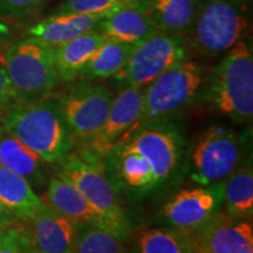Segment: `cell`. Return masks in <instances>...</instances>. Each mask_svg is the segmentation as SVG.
<instances>
[{"label":"cell","instance_id":"21","mask_svg":"<svg viewBox=\"0 0 253 253\" xmlns=\"http://www.w3.org/2000/svg\"><path fill=\"white\" fill-rule=\"evenodd\" d=\"M43 161L17 138L2 130L0 134V166L17 173L30 183L32 188L45 182L41 163Z\"/></svg>","mask_w":253,"mask_h":253},{"label":"cell","instance_id":"17","mask_svg":"<svg viewBox=\"0 0 253 253\" xmlns=\"http://www.w3.org/2000/svg\"><path fill=\"white\" fill-rule=\"evenodd\" d=\"M106 37L99 31H88L74 39L53 47L54 63L59 78L65 82L74 81L90 61Z\"/></svg>","mask_w":253,"mask_h":253},{"label":"cell","instance_id":"4","mask_svg":"<svg viewBox=\"0 0 253 253\" xmlns=\"http://www.w3.org/2000/svg\"><path fill=\"white\" fill-rule=\"evenodd\" d=\"M250 0H202L190 26V47L198 54L227 52L248 31Z\"/></svg>","mask_w":253,"mask_h":253},{"label":"cell","instance_id":"9","mask_svg":"<svg viewBox=\"0 0 253 253\" xmlns=\"http://www.w3.org/2000/svg\"><path fill=\"white\" fill-rule=\"evenodd\" d=\"M240 147L235 131L212 126L202 136L192 151L195 172L192 177L202 184L225 181L238 166Z\"/></svg>","mask_w":253,"mask_h":253},{"label":"cell","instance_id":"26","mask_svg":"<svg viewBox=\"0 0 253 253\" xmlns=\"http://www.w3.org/2000/svg\"><path fill=\"white\" fill-rule=\"evenodd\" d=\"M137 253H196L194 237L178 229H155L144 232Z\"/></svg>","mask_w":253,"mask_h":253},{"label":"cell","instance_id":"32","mask_svg":"<svg viewBox=\"0 0 253 253\" xmlns=\"http://www.w3.org/2000/svg\"><path fill=\"white\" fill-rule=\"evenodd\" d=\"M9 36H11V31H9L8 26L2 21H0V46L8 40Z\"/></svg>","mask_w":253,"mask_h":253},{"label":"cell","instance_id":"30","mask_svg":"<svg viewBox=\"0 0 253 253\" xmlns=\"http://www.w3.org/2000/svg\"><path fill=\"white\" fill-rule=\"evenodd\" d=\"M15 106H18V103L14 91L12 89L4 65L0 61V109L8 110Z\"/></svg>","mask_w":253,"mask_h":253},{"label":"cell","instance_id":"23","mask_svg":"<svg viewBox=\"0 0 253 253\" xmlns=\"http://www.w3.org/2000/svg\"><path fill=\"white\" fill-rule=\"evenodd\" d=\"M134 48V46L128 43L106 38L81 75L90 80L114 77L126 65Z\"/></svg>","mask_w":253,"mask_h":253},{"label":"cell","instance_id":"1","mask_svg":"<svg viewBox=\"0 0 253 253\" xmlns=\"http://www.w3.org/2000/svg\"><path fill=\"white\" fill-rule=\"evenodd\" d=\"M2 128L45 163H62L71 149V131L59 102L42 100L8 109Z\"/></svg>","mask_w":253,"mask_h":253},{"label":"cell","instance_id":"33","mask_svg":"<svg viewBox=\"0 0 253 253\" xmlns=\"http://www.w3.org/2000/svg\"><path fill=\"white\" fill-rule=\"evenodd\" d=\"M120 2L123 6H135L137 4H140V2L143 1V0H119Z\"/></svg>","mask_w":253,"mask_h":253},{"label":"cell","instance_id":"12","mask_svg":"<svg viewBox=\"0 0 253 253\" xmlns=\"http://www.w3.org/2000/svg\"><path fill=\"white\" fill-rule=\"evenodd\" d=\"M143 110V88L126 87L113 97L102 128L90 137V147L97 154H109L123 135L140 122Z\"/></svg>","mask_w":253,"mask_h":253},{"label":"cell","instance_id":"6","mask_svg":"<svg viewBox=\"0 0 253 253\" xmlns=\"http://www.w3.org/2000/svg\"><path fill=\"white\" fill-rule=\"evenodd\" d=\"M61 172L100 214L104 224L126 239L129 224L112 183L99 167L77 155H67Z\"/></svg>","mask_w":253,"mask_h":253},{"label":"cell","instance_id":"20","mask_svg":"<svg viewBox=\"0 0 253 253\" xmlns=\"http://www.w3.org/2000/svg\"><path fill=\"white\" fill-rule=\"evenodd\" d=\"M0 202L18 220H31L47 207L26 179L0 166Z\"/></svg>","mask_w":253,"mask_h":253},{"label":"cell","instance_id":"2","mask_svg":"<svg viewBox=\"0 0 253 253\" xmlns=\"http://www.w3.org/2000/svg\"><path fill=\"white\" fill-rule=\"evenodd\" d=\"M204 96L237 122L252 119L253 54L248 42L240 40L227 50L209 75Z\"/></svg>","mask_w":253,"mask_h":253},{"label":"cell","instance_id":"18","mask_svg":"<svg viewBox=\"0 0 253 253\" xmlns=\"http://www.w3.org/2000/svg\"><path fill=\"white\" fill-rule=\"evenodd\" d=\"M196 6V0H143L132 7L141 9L157 32L182 36L191 26Z\"/></svg>","mask_w":253,"mask_h":253},{"label":"cell","instance_id":"22","mask_svg":"<svg viewBox=\"0 0 253 253\" xmlns=\"http://www.w3.org/2000/svg\"><path fill=\"white\" fill-rule=\"evenodd\" d=\"M226 216L233 219L251 218L253 213L252 168L243 166L233 170L224 181Z\"/></svg>","mask_w":253,"mask_h":253},{"label":"cell","instance_id":"34","mask_svg":"<svg viewBox=\"0 0 253 253\" xmlns=\"http://www.w3.org/2000/svg\"><path fill=\"white\" fill-rule=\"evenodd\" d=\"M2 130H4V128H2V126H1V125H0V134H1V132H2Z\"/></svg>","mask_w":253,"mask_h":253},{"label":"cell","instance_id":"11","mask_svg":"<svg viewBox=\"0 0 253 253\" xmlns=\"http://www.w3.org/2000/svg\"><path fill=\"white\" fill-rule=\"evenodd\" d=\"M126 149L142 155L150 164L156 182H163L176 169L181 143L170 129L149 123L121 144Z\"/></svg>","mask_w":253,"mask_h":253},{"label":"cell","instance_id":"29","mask_svg":"<svg viewBox=\"0 0 253 253\" xmlns=\"http://www.w3.org/2000/svg\"><path fill=\"white\" fill-rule=\"evenodd\" d=\"M50 0H0V18L23 19L38 13Z\"/></svg>","mask_w":253,"mask_h":253},{"label":"cell","instance_id":"5","mask_svg":"<svg viewBox=\"0 0 253 253\" xmlns=\"http://www.w3.org/2000/svg\"><path fill=\"white\" fill-rule=\"evenodd\" d=\"M205 81L203 65L183 60L148 84L137 125L158 123L192 103Z\"/></svg>","mask_w":253,"mask_h":253},{"label":"cell","instance_id":"14","mask_svg":"<svg viewBox=\"0 0 253 253\" xmlns=\"http://www.w3.org/2000/svg\"><path fill=\"white\" fill-rule=\"evenodd\" d=\"M27 223L26 231L37 253H74L77 224L48 204Z\"/></svg>","mask_w":253,"mask_h":253},{"label":"cell","instance_id":"27","mask_svg":"<svg viewBox=\"0 0 253 253\" xmlns=\"http://www.w3.org/2000/svg\"><path fill=\"white\" fill-rule=\"evenodd\" d=\"M122 6L119 0H63L53 14H94L106 17Z\"/></svg>","mask_w":253,"mask_h":253},{"label":"cell","instance_id":"35","mask_svg":"<svg viewBox=\"0 0 253 253\" xmlns=\"http://www.w3.org/2000/svg\"><path fill=\"white\" fill-rule=\"evenodd\" d=\"M196 253H202V252H199V251H197V250H196Z\"/></svg>","mask_w":253,"mask_h":253},{"label":"cell","instance_id":"15","mask_svg":"<svg viewBox=\"0 0 253 253\" xmlns=\"http://www.w3.org/2000/svg\"><path fill=\"white\" fill-rule=\"evenodd\" d=\"M96 27L107 39L138 46L157 33L154 24L141 9L122 6L100 19Z\"/></svg>","mask_w":253,"mask_h":253},{"label":"cell","instance_id":"24","mask_svg":"<svg viewBox=\"0 0 253 253\" xmlns=\"http://www.w3.org/2000/svg\"><path fill=\"white\" fill-rule=\"evenodd\" d=\"M125 240L104 224H77L74 253H125Z\"/></svg>","mask_w":253,"mask_h":253},{"label":"cell","instance_id":"8","mask_svg":"<svg viewBox=\"0 0 253 253\" xmlns=\"http://www.w3.org/2000/svg\"><path fill=\"white\" fill-rule=\"evenodd\" d=\"M113 97L106 87L88 82L68 90L59 106L71 134L80 138L93 137L106 122Z\"/></svg>","mask_w":253,"mask_h":253},{"label":"cell","instance_id":"28","mask_svg":"<svg viewBox=\"0 0 253 253\" xmlns=\"http://www.w3.org/2000/svg\"><path fill=\"white\" fill-rule=\"evenodd\" d=\"M0 253H37L27 231L14 225L0 227Z\"/></svg>","mask_w":253,"mask_h":253},{"label":"cell","instance_id":"7","mask_svg":"<svg viewBox=\"0 0 253 253\" xmlns=\"http://www.w3.org/2000/svg\"><path fill=\"white\" fill-rule=\"evenodd\" d=\"M188 59V45L182 36L157 32L132 50L126 65L116 74L129 87H147L162 73Z\"/></svg>","mask_w":253,"mask_h":253},{"label":"cell","instance_id":"13","mask_svg":"<svg viewBox=\"0 0 253 253\" xmlns=\"http://www.w3.org/2000/svg\"><path fill=\"white\" fill-rule=\"evenodd\" d=\"M192 233L196 250L202 253H253L251 224L220 212Z\"/></svg>","mask_w":253,"mask_h":253},{"label":"cell","instance_id":"31","mask_svg":"<svg viewBox=\"0 0 253 253\" xmlns=\"http://www.w3.org/2000/svg\"><path fill=\"white\" fill-rule=\"evenodd\" d=\"M17 220L18 219L13 216V213L0 202V227L14 225Z\"/></svg>","mask_w":253,"mask_h":253},{"label":"cell","instance_id":"3","mask_svg":"<svg viewBox=\"0 0 253 253\" xmlns=\"http://www.w3.org/2000/svg\"><path fill=\"white\" fill-rule=\"evenodd\" d=\"M1 62L18 106L46 100L60 81L53 47L34 38L9 43L4 50Z\"/></svg>","mask_w":253,"mask_h":253},{"label":"cell","instance_id":"25","mask_svg":"<svg viewBox=\"0 0 253 253\" xmlns=\"http://www.w3.org/2000/svg\"><path fill=\"white\" fill-rule=\"evenodd\" d=\"M116 155L118 173L122 182L135 190H148L157 184L149 162L136 151L126 149L122 145L112 150Z\"/></svg>","mask_w":253,"mask_h":253},{"label":"cell","instance_id":"10","mask_svg":"<svg viewBox=\"0 0 253 253\" xmlns=\"http://www.w3.org/2000/svg\"><path fill=\"white\" fill-rule=\"evenodd\" d=\"M224 204V181L207 188L183 190L163 208V216L175 229L195 232L220 212Z\"/></svg>","mask_w":253,"mask_h":253},{"label":"cell","instance_id":"16","mask_svg":"<svg viewBox=\"0 0 253 253\" xmlns=\"http://www.w3.org/2000/svg\"><path fill=\"white\" fill-rule=\"evenodd\" d=\"M47 201L53 210L74 224H104L100 214L88 203L77 186L62 173L53 176L49 179Z\"/></svg>","mask_w":253,"mask_h":253},{"label":"cell","instance_id":"19","mask_svg":"<svg viewBox=\"0 0 253 253\" xmlns=\"http://www.w3.org/2000/svg\"><path fill=\"white\" fill-rule=\"evenodd\" d=\"M103 17L94 14H52L28 28L31 38L56 47L96 27Z\"/></svg>","mask_w":253,"mask_h":253}]
</instances>
